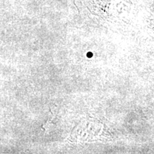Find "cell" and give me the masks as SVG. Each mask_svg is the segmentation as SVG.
Here are the masks:
<instances>
[{"label":"cell","instance_id":"6da1fadb","mask_svg":"<svg viewBox=\"0 0 154 154\" xmlns=\"http://www.w3.org/2000/svg\"><path fill=\"white\" fill-rule=\"evenodd\" d=\"M91 54H92L91 53H89V54L88 53V54H87V57H92V55H91Z\"/></svg>","mask_w":154,"mask_h":154}]
</instances>
